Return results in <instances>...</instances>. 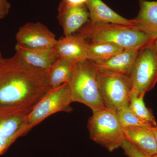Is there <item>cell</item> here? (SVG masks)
<instances>
[{
    "label": "cell",
    "instance_id": "6da1fadb",
    "mask_svg": "<svg viewBox=\"0 0 157 157\" xmlns=\"http://www.w3.org/2000/svg\"><path fill=\"white\" fill-rule=\"evenodd\" d=\"M45 71L32 67L15 52L0 64V105L29 113L50 89Z\"/></svg>",
    "mask_w": 157,
    "mask_h": 157
},
{
    "label": "cell",
    "instance_id": "7a4b0ae2",
    "mask_svg": "<svg viewBox=\"0 0 157 157\" xmlns=\"http://www.w3.org/2000/svg\"><path fill=\"white\" fill-rule=\"evenodd\" d=\"M78 34L89 42L113 43L124 49L140 50L151 43L154 39L133 27L113 23H90Z\"/></svg>",
    "mask_w": 157,
    "mask_h": 157
},
{
    "label": "cell",
    "instance_id": "3957f363",
    "mask_svg": "<svg viewBox=\"0 0 157 157\" xmlns=\"http://www.w3.org/2000/svg\"><path fill=\"white\" fill-rule=\"evenodd\" d=\"M72 102H78L93 112L106 108L101 97L95 63L86 59L75 65L68 82Z\"/></svg>",
    "mask_w": 157,
    "mask_h": 157
},
{
    "label": "cell",
    "instance_id": "277c9868",
    "mask_svg": "<svg viewBox=\"0 0 157 157\" xmlns=\"http://www.w3.org/2000/svg\"><path fill=\"white\" fill-rule=\"evenodd\" d=\"M93 113L87 123L90 139L109 151L121 147L125 136L117 113L106 108Z\"/></svg>",
    "mask_w": 157,
    "mask_h": 157
},
{
    "label": "cell",
    "instance_id": "5b68a950",
    "mask_svg": "<svg viewBox=\"0 0 157 157\" xmlns=\"http://www.w3.org/2000/svg\"><path fill=\"white\" fill-rule=\"evenodd\" d=\"M98 81L106 108L117 113L129 106L132 86L129 76L98 70Z\"/></svg>",
    "mask_w": 157,
    "mask_h": 157
},
{
    "label": "cell",
    "instance_id": "8992f818",
    "mask_svg": "<svg viewBox=\"0 0 157 157\" xmlns=\"http://www.w3.org/2000/svg\"><path fill=\"white\" fill-rule=\"evenodd\" d=\"M68 83L50 88L27 117V133L48 117L57 113L71 112L73 108Z\"/></svg>",
    "mask_w": 157,
    "mask_h": 157
},
{
    "label": "cell",
    "instance_id": "52a82bcc",
    "mask_svg": "<svg viewBox=\"0 0 157 157\" xmlns=\"http://www.w3.org/2000/svg\"><path fill=\"white\" fill-rule=\"evenodd\" d=\"M152 42L139 51L129 75L138 96H144L157 82V56Z\"/></svg>",
    "mask_w": 157,
    "mask_h": 157
},
{
    "label": "cell",
    "instance_id": "ba28073f",
    "mask_svg": "<svg viewBox=\"0 0 157 157\" xmlns=\"http://www.w3.org/2000/svg\"><path fill=\"white\" fill-rule=\"evenodd\" d=\"M15 39L17 45L33 49L54 48L57 41L55 34L39 22L28 23L20 27Z\"/></svg>",
    "mask_w": 157,
    "mask_h": 157
},
{
    "label": "cell",
    "instance_id": "9c48e42d",
    "mask_svg": "<svg viewBox=\"0 0 157 157\" xmlns=\"http://www.w3.org/2000/svg\"><path fill=\"white\" fill-rule=\"evenodd\" d=\"M89 42L79 34L57 39L55 50L59 58L73 64L87 59Z\"/></svg>",
    "mask_w": 157,
    "mask_h": 157
},
{
    "label": "cell",
    "instance_id": "30bf717a",
    "mask_svg": "<svg viewBox=\"0 0 157 157\" xmlns=\"http://www.w3.org/2000/svg\"><path fill=\"white\" fill-rule=\"evenodd\" d=\"M29 113L15 106L0 105V140L25 129Z\"/></svg>",
    "mask_w": 157,
    "mask_h": 157
},
{
    "label": "cell",
    "instance_id": "8fae6325",
    "mask_svg": "<svg viewBox=\"0 0 157 157\" xmlns=\"http://www.w3.org/2000/svg\"><path fill=\"white\" fill-rule=\"evenodd\" d=\"M57 18L65 36L73 35L84 26L90 20L86 5L58 8Z\"/></svg>",
    "mask_w": 157,
    "mask_h": 157
},
{
    "label": "cell",
    "instance_id": "7c38bea8",
    "mask_svg": "<svg viewBox=\"0 0 157 157\" xmlns=\"http://www.w3.org/2000/svg\"><path fill=\"white\" fill-rule=\"evenodd\" d=\"M140 10L132 19L133 28L155 39L157 37V1L139 0Z\"/></svg>",
    "mask_w": 157,
    "mask_h": 157
},
{
    "label": "cell",
    "instance_id": "4fadbf2b",
    "mask_svg": "<svg viewBox=\"0 0 157 157\" xmlns=\"http://www.w3.org/2000/svg\"><path fill=\"white\" fill-rule=\"evenodd\" d=\"M90 23H113L133 27L132 19L125 18L110 9L102 0H87Z\"/></svg>",
    "mask_w": 157,
    "mask_h": 157
},
{
    "label": "cell",
    "instance_id": "5bb4252c",
    "mask_svg": "<svg viewBox=\"0 0 157 157\" xmlns=\"http://www.w3.org/2000/svg\"><path fill=\"white\" fill-rule=\"evenodd\" d=\"M152 127H126V139L141 151L153 157L157 154V143Z\"/></svg>",
    "mask_w": 157,
    "mask_h": 157
},
{
    "label": "cell",
    "instance_id": "9a60e30c",
    "mask_svg": "<svg viewBox=\"0 0 157 157\" xmlns=\"http://www.w3.org/2000/svg\"><path fill=\"white\" fill-rule=\"evenodd\" d=\"M15 52L29 65L46 70L59 58L54 48L49 49H33L16 44Z\"/></svg>",
    "mask_w": 157,
    "mask_h": 157
},
{
    "label": "cell",
    "instance_id": "2e32d148",
    "mask_svg": "<svg viewBox=\"0 0 157 157\" xmlns=\"http://www.w3.org/2000/svg\"><path fill=\"white\" fill-rule=\"evenodd\" d=\"M139 50L124 49L107 61L95 64L96 67L99 70L129 76Z\"/></svg>",
    "mask_w": 157,
    "mask_h": 157
},
{
    "label": "cell",
    "instance_id": "e0dca14e",
    "mask_svg": "<svg viewBox=\"0 0 157 157\" xmlns=\"http://www.w3.org/2000/svg\"><path fill=\"white\" fill-rule=\"evenodd\" d=\"M76 64L58 58L47 70L45 76L51 88L56 87L68 83Z\"/></svg>",
    "mask_w": 157,
    "mask_h": 157
},
{
    "label": "cell",
    "instance_id": "ac0fdd59",
    "mask_svg": "<svg viewBox=\"0 0 157 157\" xmlns=\"http://www.w3.org/2000/svg\"><path fill=\"white\" fill-rule=\"evenodd\" d=\"M124 49L121 46L113 43L89 42L87 59L98 64L107 61Z\"/></svg>",
    "mask_w": 157,
    "mask_h": 157
},
{
    "label": "cell",
    "instance_id": "d6986e66",
    "mask_svg": "<svg viewBox=\"0 0 157 157\" xmlns=\"http://www.w3.org/2000/svg\"><path fill=\"white\" fill-rule=\"evenodd\" d=\"M144 96H138L132 89L130 96L129 107L141 119L153 127L157 126L156 121L150 109L147 107L144 101Z\"/></svg>",
    "mask_w": 157,
    "mask_h": 157
},
{
    "label": "cell",
    "instance_id": "ffe728a7",
    "mask_svg": "<svg viewBox=\"0 0 157 157\" xmlns=\"http://www.w3.org/2000/svg\"><path fill=\"white\" fill-rule=\"evenodd\" d=\"M124 128L126 127H152L150 124L141 119L129 106L124 107L117 113Z\"/></svg>",
    "mask_w": 157,
    "mask_h": 157
},
{
    "label": "cell",
    "instance_id": "44dd1931",
    "mask_svg": "<svg viewBox=\"0 0 157 157\" xmlns=\"http://www.w3.org/2000/svg\"><path fill=\"white\" fill-rule=\"evenodd\" d=\"M121 147L128 157H152L146 155L127 139H125Z\"/></svg>",
    "mask_w": 157,
    "mask_h": 157
},
{
    "label": "cell",
    "instance_id": "7402d4cb",
    "mask_svg": "<svg viewBox=\"0 0 157 157\" xmlns=\"http://www.w3.org/2000/svg\"><path fill=\"white\" fill-rule=\"evenodd\" d=\"M26 134V132L25 129H23L11 137L0 140V155L5 153L17 138L21 136H24Z\"/></svg>",
    "mask_w": 157,
    "mask_h": 157
},
{
    "label": "cell",
    "instance_id": "603a6c76",
    "mask_svg": "<svg viewBox=\"0 0 157 157\" xmlns=\"http://www.w3.org/2000/svg\"><path fill=\"white\" fill-rule=\"evenodd\" d=\"M87 0H61L58 7H69L86 5Z\"/></svg>",
    "mask_w": 157,
    "mask_h": 157
},
{
    "label": "cell",
    "instance_id": "cb8c5ba5",
    "mask_svg": "<svg viewBox=\"0 0 157 157\" xmlns=\"http://www.w3.org/2000/svg\"><path fill=\"white\" fill-rule=\"evenodd\" d=\"M11 8V4L8 0H0V20L9 14Z\"/></svg>",
    "mask_w": 157,
    "mask_h": 157
},
{
    "label": "cell",
    "instance_id": "d4e9b609",
    "mask_svg": "<svg viewBox=\"0 0 157 157\" xmlns=\"http://www.w3.org/2000/svg\"><path fill=\"white\" fill-rule=\"evenodd\" d=\"M152 44L153 47L154 49L155 52L157 56V37L154 39L152 42Z\"/></svg>",
    "mask_w": 157,
    "mask_h": 157
},
{
    "label": "cell",
    "instance_id": "484cf974",
    "mask_svg": "<svg viewBox=\"0 0 157 157\" xmlns=\"http://www.w3.org/2000/svg\"><path fill=\"white\" fill-rule=\"evenodd\" d=\"M152 130L154 133L155 137L157 143V126L155 127H152Z\"/></svg>",
    "mask_w": 157,
    "mask_h": 157
},
{
    "label": "cell",
    "instance_id": "4316f807",
    "mask_svg": "<svg viewBox=\"0 0 157 157\" xmlns=\"http://www.w3.org/2000/svg\"><path fill=\"white\" fill-rule=\"evenodd\" d=\"M2 53H1V50H0V58H2Z\"/></svg>",
    "mask_w": 157,
    "mask_h": 157
},
{
    "label": "cell",
    "instance_id": "83f0119b",
    "mask_svg": "<svg viewBox=\"0 0 157 157\" xmlns=\"http://www.w3.org/2000/svg\"><path fill=\"white\" fill-rule=\"evenodd\" d=\"M3 59V58H0V64H1V62H2V60Z\"/></svg>",
    "mask_w": 157,
    "mask_h": 157
},
{
    "label": "cell",
    "instance_id": "f1b7e54d",
    "mask_svg": "<svg viewBox=\"0 0 157 157\" xmlns=\"http://www.w3.org/2000/svg\"><path fill=\"white\" fill-rule=\"evenodd\" d=\"M152 157H157V154L153 156Z\"/></svg>",
    "mask_w": 157,
    "mask_h": 157
}]
</instances>
